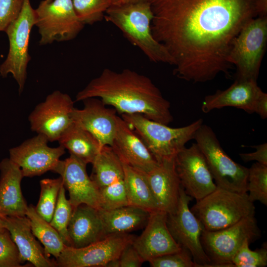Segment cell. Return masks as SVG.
I'll use <instances>...</instances> for the list:
<instances>
[{"instance_id":"41","label":"cell","mask_w":267,"mask_h":267,"mask_svg":"<svg viewBox=\"0 0 267 267\" xmlns=\"http://www.w3.org/2000/svg\"><path fill=\"white\" fill-rule=\"evenodd\" d=\"M254 113L258 114L262 119L267 118V94L264 91L261 93L256 102Z\"/></svg>"},{"instance_id":"17","label":"cell","mask_w":267,"mask_h":267,"mask_svg":"<svg viewBox=\"0 0 267 267\" xmlns=\"http://www.w3.org/2000/svg\"><path fill=\"white\" fill-rule=\"evenodd\" d=\"M167 214L157 210L150 212L144 230L132 244L144 262L180 251L181 249L167 225Z\"/></svg>"},{"instance_id":"36","label":"cell","mask_w":267,"mask_h":267,"mask_svg":"<svg viewBox=\"0 0 267 267\" xmlns=\"http://www.w3.org/2000/svg\"><path fill=\"white\" fill-rule=\"evenodd\" d=\"M18 248L6 229L0 233V267H21Z\"/></svg>"},{"instance_id":"10","label":"cell","mask_w":267,"mask_h":267,"mask_svg":"<svg viewBox=\"0 0 267 267\" xmlns=\"http://www.w3.org/2000/svg\"><path fill=\"white\" fill-rule=\"evenodd\" d=\"M35 12V26L42 45L73 40L85 26L78 18L72 0H42Z\"/></svg>"},{"instance_id":"38","label":"cell","mask_w":267,"mask_h":267,"mask_svg":"<svg viewBox=\"0 0 267 267\" xmlns=\"http://www.w3.org/2000/svg\"><path fill=\"white\" fill-rule=\"evenodd\" d=\"M24 0H0V32H4L19 15Z\"/></svg>"},{"instance_id":"15","label":"cell","mask_w":267,"mask_h":267,"mask_svg":"<svg viewBox=\"0 0 267 267\" xmlns=\"http://www.w3.org/2000/svg\"><path fill=\"white\" fill-rule=\"evenodd\" d=\"M47 138L38 134L22 144L9 149V159L18 166L24 177L40 176L52 171L60 158L65 154V148L59 145L50 147Z\"/></svg>"},{"instance_id":"44","label":"cell","mask_w":267,"mask_h":267,"mask_svg":"<svg viewBox=\"0 0 267 267\" xmlns=\"http://www.w3.org/2000/svg\"><path fill=\"white\" fill-rule=\"evenodd\" d=\"M122 0H111L112 4H120Z\"/></svg>"},{"instance_id":"13","label":"cell","mask_w":267,"mask_h":267,"mask_svg":"<svg viewBox=\"0 0 267 267\" xmlns=\"http://www.w3.org/2000/svg\"><path fill=\"white\" fill-rule=\"evenodd\" d=\"M74 101L67 94L55 90L39 103L28 117L32 131L50 142L58 141L73 123Z\"/></svg>"},{"instance_id":"33","label":"cell","mask_w":267,"mask_h":267,"mask_svg":"<svg viewBox=\"0 0 267 267\" xmlns=\"http://www.w3.org/2000/svg\"><path fill=\"white\" fill-rule=\"evenodd\" d=\"M73 208L65 196V188L61 187L55 208L50 224L57 231L64 243L69 246L68 226L72 215Z\"/></svg>"},{"instance_id":"7","label":"cell","mask_w":267,"mask_h":267,"mask_svg":"<svg viewBox=\"0 0 267 267\" xmlns=\"http://www.w3.org/2000/svg\"><path fill=\"white\" fill-rule=\"evenodd\" d=\"M267 44V16L251 20L233 40L228 61L236 69V79L257 81Z\"/></svg>"},{"instance_id":"1","label":"cell","mask_w":267,"mask_h":267,"mask_svg":"<svg viewBox=\"0 0 267 267\" xmlns=\"http://www.w3.org/2000/svg\"><path fill=\"white\" fill-rule=\"evenodd\" d=\"M154 38L174 60V74L193 83L228 75L232 42L267 0H149Z\"/></svg>"},{"instance_id":"11","label":"cell","mask_w":267,"mask_h":267,"mask_svg":"<svg viewBox=\"0 0 267 267\" xmlns=\"http://www.w3.org/2000/svg\"><path fill=\"white\" fill-rule=\"evenodd\" d=\"M192 199L181 185L177 210L167 214V225L177 243L189 251L197 267H209L210 260L201 242L203 226L189 208Z\"/></svg>"},{"instance_id":"35","label":"cell","mask_w":267,"mask_h":267,"mask_svg":"<svg viewBox=\"0 0 267 267\" xmlns=\"http://www.w3.org/2000/svg\"><path fill=\"white\" fill-rule=\"evenodd\" d=\"M99 189L100 209L109 210L129 205L124 179Z\"/></svg>"},{"instance_id":"40","label":"cell","mask_w":267,"mask_h":267,"mask_svg":"<svg viewBox=\"0 0 267 267\" xmlns=\"http://www.w3.org/2000/svg\"><path fill=\"white\" fill-rule=\"evenodd\" d=\"M251 147L254 148L255 151L251 153H240V158L246 163L256 161L258 163L267 166V143L266 142Z\"/></svg>"},{"instance_id":"45","label":"cell","mask_w":267,"mask_h":267,"mask_svg":"<svg viewBox=\"0 0 267 267\" xmlns=\"http://www.w3.org/2000/svg\"><path fill=\"white\" fill-rule=\"evenodd\" d=\"M47 2H51L53 0H45Z\"/></svg>"},{"instance_id":"32","label":"cell","mask_w":267,"mask_h":267,"mask_svg":"<svg viewBox=\"0 0 267 267\" xmlns=\"http://www.w3.org/2000/svg\"><path fill=\"white\" fill-rule=\"evenodd\" d=\"M75 12L84 24L92 25L101 21L112 5L111 0H72Z\"/></svg>"},{"instance_id":"14","label":"cell","mask_w":267,"mask_h":267,"mask_svg":"<svg viewBox=\"0 0 267 267\" xmlns=\"http://www.w3.org/2000/svg\"><path fill=\"white\" fill-rule=\"evenodd\" d=\"M175 165L184 191L196 201L217 188L205 156L196 143L178 153Z\"/></svg>"},{"instance_id":"39","label":"cell","mask_w":267,"mask_h":267,"mask_svg":"<svg viewBox=\"0 0 267 267\" xmlns=\"http://www.w3.org/2000/svg\"><path fill=\"white\" fill-rule=\"evenodd\" d=\"M118 261L119 267H139L144 262L132 243L123 249Z\"/></svg>"},{"instance_id":"6","label":"cell","mask_w":267,"mask_h":267,"mask_svg":"<svg viewBox=\"0 0 267 267\" xmlns=\"http://www.w3.org/2000/svg\"><path fill=\"white\" fill-rule=\"evenodd\" d=\"M193 139L205 156L217 187L247 193L248 168L235 162L226 153L212 128L203 124Z\"/></svg>"},{"instance_id":"9","label":"cell","mask_w":267,"mask_h":267,"mask_svg":"<svg viewBox=\"0 0 267 267\" xmlns=\"http://www.w3.org/2000/svg\"><path fill=\"white\" fill-rule=\"evenodd\" d=\"M35 25V12L30 0H24L18 17L5 30L8 41L7 57L0 65V75L6 77L11 74L22 92L27 78L28 64L31 60L29 44L32 28Z\"/></svg>"},{"instance_id":"21","label":"cell","mask_w":267,"mask_h":267,"mask_svg":"<svg viewBox=\"0 0 267 267\" xmlns=\"http://www.w3.org/2000/svg\"><path fill=\"white\" fill-rule=\"evenodd\" d=\"M175 159L159 163L145 174L159 209L167 214L176 211L179 198L181 184L176 171Z\"/></svg>"},{"instance_id":"5","label":"cell","mask_w":267,"mask_h":267,"mask_svg":"<svg viewBox=\"0 0 267 267\" xmlns=\"http://www.w3.org/2000/svg\"><path fill=\"white\" fill-rule=\"evenodd\" d=\"M190 210L200 221L204 229L215 231L231 226L242 219L255 216L254 203L248 194L219 187L196 201Z\"/></svg>"},{"instance_id":"34","label":"cell","mask_w":267,"mask_h":267,"mask_svg":"<svg viewBox=\"0 0 267 267\" xmlns=\"http://www.w3.org/2000/svg\"><path fill=\"white\" fill-rule=\"evenodd\" d=\"M251 243L246 240L237 251L232 260L233 267H265L267 265V244L264 242L262 247L252 250Z\"/></svg>"},{"instance_id":"16","label":"cell","mask_w":267,"mask_h":267,"mask_svg":"<svg viewBox=\"0 0 267 267\" xmlns=\"http://www.w3.org/2000/svg\"><path fill=\"white\" fill-rule=\"evenodd\" d=\"M86 166L70 155L64 160H60L52 172L59 174L61 178L73 209L81 204L100 209L99 189L88 176Z\"/></svg>"},{"instance_id":"25","label":"cell","mask_w":267,"mask_h":267,"mask_svg":"<svg viewBox=\"0 0 267 267\" xmlns=\"http://www.w3.org/2000/svg\"><path fill=\"white\" fill-rule=\"evenodd\" d=\"M103 224L105 236L126 233L145 226L150 212L142 208L127 205L114 209H98Z\"/></svg>"},{"instance_id":"19","label":"cell","mask_w":267,"mask_h":267,"mask_svg":"<svg viewBox=\"0 0 267 267\" xmlns=\"http://www.w3.org/2000/svg\"><path fill=\"white\" fill-rule=\"evenodd\" d=\"M111 147L122 162L145 174L158 164L140 137L119 116Z\"/></svg>"},{"instance_id":"23","label":"cell","mask_w":267,"mask_h":267,"mask_svg":"<svg viewBox=\"0 0 267 267\" xmlns=\"http://www.w3.org/2000/svg\"><path fill=\"white\" fill-rule=\"evenodd\" d=\"M0 211L8 217L26 216L28 205L23 196L20 167L9 158L0 162Z\"/></svg>"},{"instance_id":"31","label":"cell","mask_w":267,"mask_h":267,"mask_svg":"<svg viewBox=\"0 0 267 267\" xmlns=\"http://www.w3.org/2000/svg\"><path fill=\"white\" fill-rule=\"evenodd\" d=\"M246 191L252 202L267 205V166L256 162L248 169Z\"/></svg>"},{"instance_id":"37","label":"cell","mask_w":267,"mask_h":267,"mask_svg":"<svg viewBox=\"0 0 267 267\" xmlns=\"http://www.w3.org/2000/svg\"><path fill=\"white\" fill-rule=\"evenodd\" d=\"M148 262L152 267H197L189 251L183 247L178 252L155 258Z\"/></svg>"},{"instance_id":"24","label":"cell","mask_w":267,"mask_h":267,"mask_svg":"<svg viewBox=\"0 0 267 267\" xmlns=\"http://www.w3.org/2000/svg\"><path fill=\"white\" fill-rule=\"evenodd\" d=\"M69 246L82 248L105 236L102 218L98 209L81 204L73 209L68 226Z\"/></svg>"},{"instance_id":"43","label":"cell","mask_w":267,"mask_h":267,"mask_svg":"<svg viewBox=\"0 0 267 267\" xmlns=\"http://www.w3.org/2000/svg\"><path fill=\"white\" fill-rule=\"evenodd\" d=\"M144 1H149V0H122L121 3H134Z\"/></svg>"},{"instance_id":"27","label":"cell","mask_w":267,"mask_h":267,"mask_svg":"<svg viewBox=\"0 0 267 267\" xmlns=\"http://www.w3.org/2000/svg\"><path fill=\"white\" fill-rule=\"evenodd\" d=\"M122 163L129 205L137 207L149 212L159 210L145 174Z\"/></svg>"},{"instance_id":"20","label":"cell","mask_w":267,"mask_h":267,"mask_svg":"<svg viewBox=\"0 0 267 267\" xmlns=\"http://www.w3.org/2000/svg\"><path fill=\"white\" fill-rule=\"evenodd\" d=\"M257 81L236 79L227 89L217 90L205 97L201 110L207 113L216 109L233 107L252 114L256 102L262 92Z\"/></svg>"},{"instance_id":"28","label":"cell","mask_w":267,"mask_h":267,"mask_svg":"<svg viewBox=\"0 0 267 267\" xmlns=\"http://www.w3.org/2000/svg\"><path fill=\"white\" fill-rule=\"evenodd\" d=\"M91 164L90 177L99 189L124 178L122 163L110 146H103Z\"/></svg>"},{"instance_id":"2","label":"cell","mask_w":267,"mask_h":267,"mask_svg":"<svg viewBox=\"0 0 267 267\" xmlns=\"http://www.w3.org/2000/svg\"><path fill=\"white\" fill-rule=\"evenodd\" d=\"M99 98L123 114H140L168 125L173 120L170 102L147 77L129 69L116 72L105 68L78 92L76 101Z\"/></svg>"},{"instance_id":"22","label":"cell","mask_w":267,"mask_h":267,"mask_svg":"<svg viewBox=\"0 0 267 267\" xmlns=\"http://www.w3.org/2000/svg\"><path fill=\"white\" fill-rule=\"evenodd\" d=\"M5 228L16 244L23 263L28 261L36 267H57L55 261L46 255L44 249L36 240L27 217L7 216Z\"/></svg>"},{"instance_id":"18","label":"cell","mask_w":267,"mask_h":267,"mask_svg":"<svg viewBox=\"0 0 267 267\" xmlns=\"http://www.w3.org/2000/svg\"><path fill=\"white\" fill-rule=\"evenodd\" d=\"M83 101V108H74L73 110V122L94 136L102 147L111 146L117 129V111L114 108L106 107L97 98H89Z\"/></svg>"},{"instance_id":"30","label":"cell","mask_w":267,"mask_h":267,"mask_svg":"<svg viewBox=\"0 0 267 267\" xmlns=\"http://www.w3.org/2000/svg\"><path fill=\"white\" fill-rule=\"evenodd\" d=\"M40 199L35 209L37 213L48 222L51 220L60 189L63 185L61 178H45L40 181Z\"/></svg>"},{"instance_id":"12","label":"cell","mask_w":267,"mask_h":267,"mask_svg":"<svg viewBox=\"0 0 267 267\" xmlns=\"http://www.w3.org/2000/svg\"><path fill=\"white\" fill-rule=\"evenodd\" d=\"M134 238L127 233H116L82 248L65 246L55 260L57 267H106L109 262L118 259Z\"/></svg>"},{"instance_id":"26","label":"cell","mask_w":267,"mask_h":267,"mask_svg":"<svg viewBox=\"0 0 267 267\" xmlns=\"http://www.w3.org/2000/svg\"><path fill=\"white\" fill-rule=\"evenodd\" d=\"M58 141L71 155L87 165L93 162L102 148L94 136L74 122Z\"/></svg>"},{"instance_id":"3","label":"cell","mask_w":267,"mask_h":267,"mask_svg":"<svg viewBox=\"0 0 267 267\" xmlns=\"http://www.w3.org/2000/svg\"><path fill=\"white\" fill-rule=\"evenodd\" d=\"M104 18L116 26L150 61L174 65L172 57L152 33L153 12L149 1L112 4Z\"/></svg>"},{"instance_id":"8","label":"cell","mask_w":267,"mask_h":267,"mask_svg":"<svg viewBox=\"0 0 267 267\" xmlns=\"http://www.w3.org/2000/svg\"><path fill=\"white\" fill-rule=\"evenodd\" d=\"M260 236L255 216H252L222 229H203L201 242L210 260V267H233L232 260L243 243L247 240L254 242Z\"/></svg>"},{"instance_id":"29","label":"cell","mask_w":267,"mask_h":267,"mask_svg":"<svg viewBox=\"0 0 267 267\" xmlns=\"http://www.w3.org/2000/svg\"><path fill=\"white\" fill-rule=\"evenodd\" d=\"M26 216L30 220L33 234L44 245L46 255L56 259L66 246L59 233L37 213L33 205L28 206Z\"/></svg>"},{"instance_id":"4","label":"cell","mask_w":267,"mask_h":267,"mask_svg":"<svg viewBox=\"0 0 267 267\" xmlns=\"http://www.w3.org/2000/svg\"><path fill=\"white\" fill-rule=\"evenodd\" d=\"M121 115L140 137L158 163L174 159L186 143L194 138L203 124V120L199 119L184 127L171 128L140 114Z\"/></svg>"},{"instance_id":"42","label":"cell","mask_w":267,"mask_h":267,"mask_svg":"<svg viewBox=\"0 0 267 267\" xmlns=\"http://www.w3.org/2000/svg\"><path fill=\"white\" fill-rule=\"evenodd\" d=\"M7 216L0 211V233L4 231L5 228V222Z\"/></svg>"}]
</instances>
